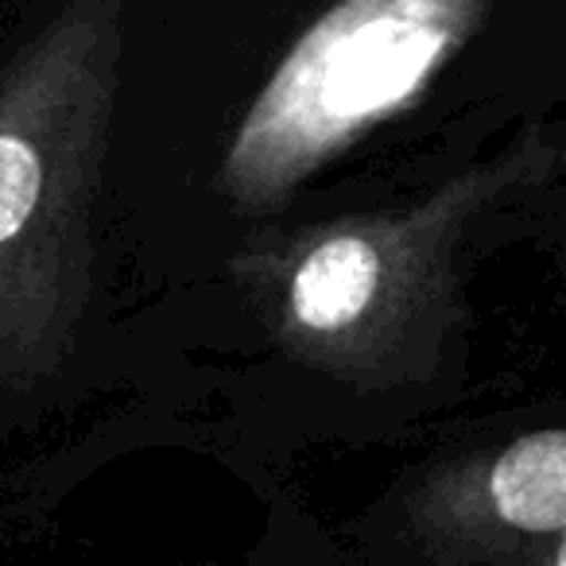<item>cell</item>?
Instances as JSON below:
<instances>
[{
	"mask_svg": "<svg viewBox=\"0 0 566 566\" xmlns=\"http://www.w3.org/2000/svg\"><path fill=\"white\" fill-rule=\"evenodd\" d=\"M493 512L516 532L566 527V431H535L512 442L489 473Z\"/></svg>",
	"mask_w": 566,
	"mask_h": 566,
	"instance_id": "obj_3",
	"label": "cell"
},
{
	"mask_svg": "<svg viewBox=\"0 0 566 566\" xmlns=\"http://www.w3.org/2000/svg\"><path fill=\"white\" fill-rule=\"evenodd\" d=\"M385 256L365 233H334L318 241L292 272L287 307L307 334H342L377 303Z\"/></svg>",
	"mask_w": 566,
	"mask_h": 566,
	"instance_id": "obj_2",
	"label": "cell"
},
{
	"mask_svg": "<svg viewBox=\"0 0 566 566\" xmlns=\"http://www.w3.org/2000/svg\"><path fill=\"white\" fill-rule=\"evenodd\" d=\"M489 0H338L300 35L237 128L229 195L264 202L416 102L478 32Z\"/></svg>",
	"mask_w": 566,
	"mask_h": 566,
	"instance_id": "obj_1",
	"label": "cell"
},
{
	"mask_svg": "<svg viewBox=\"0 0 566 566\" xmlns=\"http://www.w3.org/2000/svg\"><path fill=\"white\" fill-rule=\"evenodd\" d=\"M551 566H566V527H563V539H558V547H555V558H551Z\"/></svg>",
	"mask_w": 566,
	"mask_h": 566,
	"instance_id": "obj_4",
	"label": "cell"
}]
</instances>
